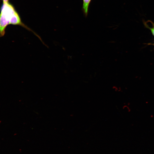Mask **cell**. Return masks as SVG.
I'll return each instance as SVG.
<instances>
[{
    "label": "cell",
    "instance_id": "obj_3",
    "mask_svg": "<svg viewBox=\"0 0 154 154\" xmlns=\"http://www.w3.org/2000/svg\"><path fill=\"white\" fill-rule=\"evenodd\" d=\"M150 21L152 24V27H149L145 22L144 23V24L146 27L150 29L153 35L154 36V23L151 21Z\"/></svg>",
    "mask_w": 154,
    "mask_h": 154
},
{
    "label": "cell",
    "instance_id": "obj_2",
    "mask_svg": "<svg viewBox=\"0 0 154 154\" xmlns=\"http://www.w3.org/2000/svg\"><path fill=\"white\" fill-rule=\"evenodd\" d=\"M92 0H83L82 10L85 17H87L88 14V8Z\"/></svg>",
    "mask_w": 154,
    "mask_h": 154
},
{
    "label": "cell",
    "instance_id": "obj_1",
    "mask_svg": "<svg viewBox=\"0 0 154 154\" xmlns=\"http://www.w3.org/2000/svg\"><path fill=\"white\" fill-rule=\"evenodd\" d=\"M12 14L7 12L1 11L0 14V37H3L5 33L7 26L10 24L11 18Z\"/></svg>",
    "mask_w": 154,
    "mask_h": 154
},
{
    "label": "cell",
    "instance_id": "obj_4",
    "mask_svg": "<svg viewBox=\"0 0 154 154\" xmlns=\"http://www.w3.org/2000/svg\"><path fill=\"white\" fill-rule=\"evenodd\" d=\"M3 4L8 3V0H3Z\"/></svg>",
    "mask_w": 154,
    "mask_h": 154
}]
</instances>
